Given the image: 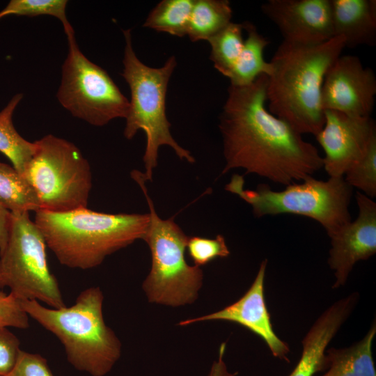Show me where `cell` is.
I'll list each match as a JSON object with an SVG mask.
<instances>
[{"label":"cell","instance_id":"6da1fadb","mask_svg":"<svg viewBox=\"0 0 376 376\" xmlns=\"http://www.w3.org/2000/svg\"><path fill=\"white\" fill-rule=\"evenodd\" d=\"M267 76L244 86L230 85L220 116L226 164L221 173L243 169L273 182L288 185L322 168L317 148L266 107Z\"/></svg>","mask_w":376,"mask_h":376},{"label":"cell","instance_id":"7a4b0ae2","mask_svg":"<svg viewBox=\"0 0 376 376\" xmlns=\"http://www.w3.org/2000/svg\"><path fill=\"white\" fill-rule=\"evenodd\" d=\"M345 47L341 36L315 45L283 40L269 61L268 111L301 134L317 135L324 123L321 104L324 79Z\"/></svg>","mask_w":376,"mask_h":376},{"label":"cell","instance_id":"3957f363","mask_svg":"<svg viewBox=\"0 0 376 376\" xmlns=\"http://www.w3.org/2000/svg\"><path fill=\"white\" fill-rule=\"evenodd\" d=\"M34 222L47 246L68 267L88 269L137 240H143L149 214H109L80 208L36 212Z\"/></svg>","mask_w":376,"mask_h":376},{"label":"cell","instance_id":"277c9868","mask_svg":"<svg viewBox=\"0 0 376 376\" xmlns=\"http://www.w3.org/2000/svg\"><path fill=\"white\" fill-rule=\"evenodd\" d=\"M99 287L81 292L70 307L53 308L36 300H20L28 314L62 343L68 362L91 376L109 373L121 356L122 345L104 320Z\"/></svg>","mask_w":376,"mask_h":376},{"label":"cell","instance_id":"5b68a950","mask_svg":"<svg viewBox=\"0 0 376 376\" xmlns=\"http://www.w3.org/2000/svg\"><path fill=\"white\" fill-rule=\"evenodd\" d=\"M123 35L125 45L122 76L128 84L131 94L124 136L131 139L139 130L145 132L146 146L143 160L146 171L143 175L146 182L152 181L161 146L171 147L182 160L195 162L190 152L181 147L172 136L171 123L166 114L168 84L177 62L175 56H171L161 68L147 66L134 51L131 31L124 30Z\"/></svg>","mask_w":376,"mask_h":376},{"label":"cell","instance_id":"8992f818","mask_svg":"<svg viewBox=\"0 0 376 376\" xmlns=\"http://www.w3.org/2000/svg\"><path fill=\"white\" fill-rule=\"evenodd\" d=\"M148 203L150 222L143 240L152 258L150 271L142 288L150 303L178 307L194 303L203 285L201 267L188 265L185 253L188 236L173 218L162 219L148 194L143 173L132 172Z\"/></svg>","mask_w":376,"mask_h":376},{"label":"cell","instance_id":"52a82bcc","mask_svg":"<svg viewBox=\"0 0 376 376\" xmlns=\"http://www.w3.org/2000/svg\"><path fill=\"white\" fill-rule=\"evenodd\" d=\"M244 183L243 177L235 174L225 189L248 203L256 217L281 214L307 217L320 223L329 237L351 221L353 188L343 177L320 180L311 176L281 191L265 184L254 190L244 189Z\"/></svg>","mask_w":376,"mask_h":376},{"label":"cell","instance_id":"ba28073f","mask_svg":"<svg viewBox=\"0 0 376 376\" xmlns=\"http://www.w3.org/2000/svg\"><path fill=\"white\" fill-rule=\"evenodd\" d=\"M34 142L36 150L24 176L36 191L40 210L65 212L87 207L92 174L79 148L53 134Z\"/></svg>","mask_w":376,"mask_h":376},{"label":"cell","instance_id":"9c48e42d","mask_svg":"<svg viewBox=\"0 0 376 376\" xmlns=\"http://www.w3.org/2000/svg\"><path fill=\"white\" fill-rule=\"evenodd\" d=\"M46 242L29 212H10L8 239L0 253V288L8 287L19 300L49 307L65 306L58 283L49 269Z\"/></svg>","mask_w":376,"mask_h":376},{"label":"cell","instance_id":"30bf717a","mask_svg":"<svg viewBox=\"0 0 376 376\" xmlns=\"http://www.w3.org/2000/svg\"><path fill=\"white\" fill-rule=\"evenodd\" d=\"M68 52L62 65L56 97L74 117L93 126L125 118L130 102L105 70L91 62L79 49L72 26L64 30Z\"/></svg>","mask_w":376,"mask_h":376},{"label":"cell","instance_id":"8fae6325","mask_svg":"<svg viewBox=\"0 0 376 376\" xmlns=\"http://www.w3.org/2000/svg\"><path fill=\"white\" fill-rule=\"evenodd\" d=\"M376 95V77L359 57L340 56L327 70L321 90L322 109L353 117H370Z\"/></svg>","mask_w":376,"mask_h":376},{"label":"cell","instance_id":"7c38bea8","mask_svg":"<svg viewBox=\"0 0 376 376\" xmlns=\"http://www.w3.org/2000/svg\"><path fill=\"white\" fill-rule=\"evenodd\" d=\"M324 125L315 136L324 152L322 167L329 177H343L376 138L375 124L370 117H353L333 110H324Z\"/></svg>","mask_w":376,"mask_h":376},{"label":"cell","instance_id":"4fadbf2b","mask_svg":"<svg viewBox=\"0 0 376 376\" xmlns=\"http://www.w3.org/2000/svg\"><path fill=\"white\" fill-rule=\"evenodd\" d=\"M359 214L329 237L328 265L336 278L334 289L345 285L354 265L376 253V203L360 191L355 195Z\"/></svg>","mask_w":376,"mask_h":376},{"label":"cell","instance_id":"5bb4252c","mask_svg":"<svg viewBox=\"0 0 376 376\" xmlns=\"http://www.w3.org/2000/svg\"><path fill=\"white\" fill-rule=\"evenodd\" d=\"M261 10L284 41L315 45L334 37L331 0H268Z\"/></svg>","mask_w":376,"mask_h":376},{"label":"cell","instance_id":"9a60e30c","mask_svg":"<svg viewBox=\"0 0 376 376\" xmlns=\"http://www.w3.org/2000/svg\"><path fill=\"white\" fill-rule=\"evenodd\" d=\"M268 260H263L248 290L237 301L218 311L186 319L180 326L209 320H223L236 323L260 337L273 357L288 362L290 347L274 332L264 294L265 276Z\"/></svg>","mask_w":376,"mask_h":376},{"label":"cell","instance_id":"2e32d148","mask_svg":"<svg viewBox=\"0 0 376 376\" xmlns=\"http://www.w3.org/2000/svg\"><path fill=\"white\" fill-rule=\"evenodd\" d=\"M356 307L354 299L346 296L329 306L315 320L301 340L299 360L288 376H314L326 370L327 346Z\"/></svg>","mask_w":376,"mask_h":376},{"label":"cell","instance_id":"e0dca14e","mask_svg":"<svg viewBox=\"0 0 376 376\" xmlns=\"http://www.w3.org/2000/svg\"><path fill=\"white\" fill-rule=\"evenodd\" d=\"M331 6L334 36L350 48L375 45V0H331Z\"/></svg>","mask_w":376,"mask_h":376},{"label":"cell","instance_id":"ac0fdd59","mask_svg":"<svg viewBox=\"0 0 376 376\" xmlns=\"http://www.w3.org/2000/svg\"><path fill=\"white\" fill-rule=\"evenodd\" d=\"M375 335L374 320L366 335L359 341L346 347L327 349V371L321 376H376L372 353Z\"/></svg>","mask_w":376,"mask_h":376},{"label":"cell","instance_id":"d6986e66","mask_svg":"<svg viewBox=\"0 0 376 376\" xmlns=\"http://www.w3.org/2000/svg\"><path fill=\"white\" fill-rule=\"evenodd\" d=\"M242 24L247 36L237 61L228 77L230 85L234 86L249 85L259 76H269L272 72L270 63L264 58V50L269 41L251 22L246 21Z\"/></svg>","mask_w":376,"mask_h":376},{"label":"cell","instance_id":"ffe728a7","mask_svg":"<svg viewBox=\"0 0 376 376\" xmlns=\"http://www.w3.org/2000/svg\"><path fill=\"white\" fill-rule=\"evenodd\" d=\"M22 97V93L15 95L0 111V152L8 158L20 174L24 175L35 152L36 143L24 139L13 123L14 111Z\"/></svg>","mask_w":376,"mask_h":376},{"label":"cell","instance_id":"44dd1931","mask_svg":"<svg viewBox=\"0 0 376 376\" xmlns=\"http://www.w3.org/2000/svg\"><path fill=\"white\" fill-rule=\"evenodd\" d=\"M228 0H194L187 35L192 42L207 40L231 22Z\"/></svg>","mask_w":376,"mask_h":376},{"label":"cell","instance_id":"7402d4cb","mask_svg":"<svg viewBox=\"0 0 376 376\" xmlns=\"http://www.w3.org/2000/svg\"><path fill=\"white\" fill-rule=\"evenodd\" d=\"M0 204L10 212L40 210L32 185L13 166L0 162Z\"/></svg>","mask_w":376,"mask_h":376},{"label":"cell","instance_id":"603a6c76","mask_svg":"<svg viewBox=\"0 0 376 376\" xmlns=\"http://www.w3.org/2000/svg\"><path fill=\"white\" fill-rule=\"evenodd\" d=\"M194 0H163L149 13L143 26L183 37L187 27Z\"/></svg>","mask_w":376,"mask_h":376},{"label":"cell","instance_id":"cb8c5ba5","mask_svg":"<svg viewBox=\"0 0 376 376\" xmlns=\"http://www.w3.org/2000/svg\"><path fill=\"white\" fill-rule=\"evenodd\" d=\"M243 24L230 22L207 40L211 47L210 60L214 68L228 77L242 51Z\"/></svg>","mask_w":376,"mask_h":376},{"label":"cell","instance_id":"d4e9b609","mask_svg":"<svg viewBox=\"0 0 376 376\" xmlns=\"http://www.w3.org/2000/svg\"><path fill=\"white\" fill-rule=\"evenodd\" d=\"M66 0H11L0 11V19L8 15H50L58 19L64 30L71 26L66 17Z\"/></svg>","mask_w":376,"mask_h":376},{"label":"cell","instance_id":"484cf974","mask_svg":"<svg viewBox=\"0 0 376 376\" xmlns=\"http://www.w3.org/2000/svg\"><path fill=\"white\" fill-rule=\"evenodd\" d=\"M352 188L373 198L376 196V138L370 143L366 154L351 166L343 176Z\"/></svg>","mask_w":376,"mask_h":376},{"label":"cell","instance_id":"4316f807","mask_svg":"<svg viewBox=\"0 0 376 376\" xmlns=\"http://www.w3.org/2000/svg\"><path fill=\"white\" fill-rule=\"evenodd\" d=\"M187 249L195 266L201 267L217 258L230 255L229 249L222 235L210 239L199 236L189 237Z\"/></svg>","mask_w":376,"mask_h":376},{"label":"cell","instance_id":"83f0119b","mask_svg":"<svg viewBox=\"0 0 376 376\" xmlns=\"http://www.w3.org/2000/svg\"><path fill=\"white\" fill-rule=\"evenodd\" d=\"M10 327L27 329L29 327V315L19 299L0 288V328Z\"/></svg>","mask_w":376,"mask_h":376},{"label":"cell","instance_id":"f1b7e54d","mask_svg":"<svg viewBox=\"0 0 376 376\" xmlns=\"http://www.w3.org/2000/svg\"><path fill=\"white\" fill-rule=\"evenodd\" d=\"M21 351L19 338L8 327L0 328V376L11 372Z\"/></svg>","mask_w":376,"mask_h":376},{"label":"cell","instance_id":"f546056e","mask_svg":"<svg viewBox=\"0 0 376 376\" xmlns=\"http://www.w3.org/2000/svg\"><path fill=\"white\" fill-rule=\"evenodd\" d=\"M6 376H54L47 361L38 354L21 351L18 360Z\"/></svg>","mask_w":376,"mask_h":376},{"label":"cell","instance_id":"4dcf8cb0","mask_svg":"<svg viewBox=\"0 0 376 376\" xmlns=\"http://www.w3.org/2000/svg\"><path fill=\"white\" fill-rule=\"evenodd\" d=\"M225 350L226 343H223L219 347L218 359L213 362L207 376H236L237 375V372L228 371L224 361Z\"/></svg>","mask_w":376,"mask_h":376},{"label":"cell","instance_id":"1f68e13d","mask_svg":"<svg viewBox=\"0 0 376 376\" xmlns=\"http://www.w3.org/2000/svg\"><path fill=\"white\" fill-rule=\"evenodd\" d=\"M10 212L0 204V253L6 248L9 234Z\"/></svg>","mask_w":376,"mask_h":376}]
</instances>
